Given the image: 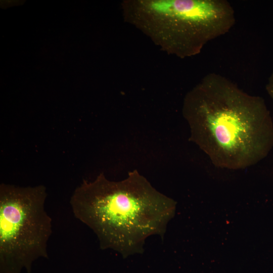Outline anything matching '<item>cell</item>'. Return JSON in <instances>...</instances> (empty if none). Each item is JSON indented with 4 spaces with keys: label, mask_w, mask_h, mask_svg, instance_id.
<instances>
[{
    "label": "cell",
    "mask_w": 273,
    "mask_h": 273,
    "mask_svg": "<svg viewBox=\"0 0 273 273\" xmlns=\"http://www.w3.org/2000/svg\"><path fill=\"white\" fill-rule=\"evenodd\" d=\"M70 203L74 216L96 235L100 248L124 258L142 253L149 237H163L176 204L136 170L119 181L103 173L93 181L83 180Z\"/></svg>",
    "instance_id": "obj_2"
},
{
    "label": "cell",
    "mask_w": 273,
    "mask_h": 273,
    "mask_svg": "<svg viewBox=\"0 0 273 273\" xmlns=\"http://www.w3.org/2000/svg\"><path fill=\"white\" fill-rule=\"evenodd\" d=\"M123 18L168 54L185 58L200 54L235 24L226 0H126Z\"/></svg>",
    "instance_id": "obj_3"
},
{
    "label": "cell",
    "mask_w": 273,
    "mask_h": 273,
    "mask_svg": "<svg viewBox=\"0 0 273 273\" xmlns=\"http://www.w3.org/2000/svg\"><path fill=\"white\" fill-rule=\"evenodd\" d=\"M265 88L268 95L273 100V70L268 79Z\"/></svg>",
    "instance_id": "obj_5"
},
{
    "label": "cell",
    "mask_w": 273,
    "mask_h": 273,
    "mask_svg": "<svg viewBox=\"0 0 273 273\" xmlns=\"http://www.w3.org/2000/svg\"><path fill=\"white\" fill-rule=\"evenodd\" d=\"M45 187L0 186V273H31L48 258L52 219L44 208Z\"/></svg>",
    "instance_id": "obj_4"
},
{
    "label": "cell",
    "mask_w": 273,
    "mask_h": 273,
    "mask_svg": "<svg viewBox=\"0 0 273 273\" xmlns=\"http://www.w3.org/2000/svg\"><path fill=\"white\" fill-rule=\"evenodd\" d=\"M183 114L190 140L217 167L247 168L273 147V122L263 99L219 74H207L186 94Z\"/></svg>",
    "instance_id": "obj_1"
}]
</instances>
